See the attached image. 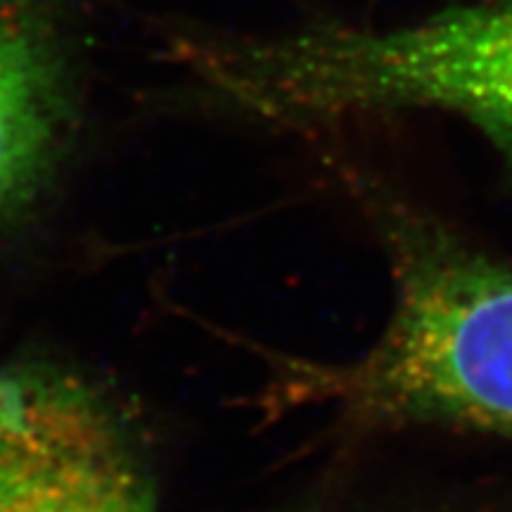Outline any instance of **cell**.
Segmentation results:
<instances>
[{"instance_id":"1","label":"cell","mask_w":512,"mask_h":512,"mask_svg":"<svg viewBox=\"0 0 512 512\" xmlns=\"http://www.w3.org/2000/svg\"><path fill=\"white\" fill-rule=\"evenodd\" d=\"M197 93L278 124L434 110L470 121L512 164V0H475L387 29L311 24L278 36H181Z\"/></svg>"},{"instance_id":"4","label":"cell","mask_w":512,"mask_h":512,"mask_svg":"<svg viewBox=\"0 0 512 512\" xmlns=\"http://www.w3.org/2000/svg\"><path fill=\"white\" fill-rule=\"evenodd\" d=\"M95 446L91 422L74 406L0 368V451L62 456Z\"/></svg>"},{"instance_id":"5","label":"cell","mask_w":512,"mask_h":512,"mask_svg":"<svg viewBox=\"0 0 512 512\" xmlns=\"http://www.w3.org/2000/svg\"><path fill=\"white\" fill-rule=\"evenodd\" d=\"M55 512H152L143 482L100 448L83 451L69 465Z\"/></svg>"},{"instance_id":"3","label":"cell","mask_w":512,"mask_h":512,"mask_svg":"<svg viewBox=\"0 0 512 512\" xmlns=\"http://www.w3.org/2000/svg\"><path fill=\"white\" fill-rule=\"evenodd\" d=\"M79 95L62 0H0V211L29 202L53 171Z\"/></svg>"},{"instance_id":"6","label":"cell","mask_w":512,"mask_h":512,"mask_svg":"<svg viewBox=\"0 0 512 512\" xmlns=\"http://www.w3.org/2000/svg\"><path fill=\"white\" fill-rule=\"evenodd\" d=\"M79 453L0 451V512H55L69 465Z\"/></svg>"},{"instance_id":"2","label":"cell","mask_w":512,"mask_h":512,"mask_svg":"<svg viewBox=\"0 0 512 512\" xmlns=\"http://www.w3.org/2000/svg\"><path fill=\"white\" fill-rule=\"evenodd\" d=\"M394 302L373 347L302 366L299 399L356 425H453L512 437V266L368 188Z\"/></svg>"}]
</instances>
